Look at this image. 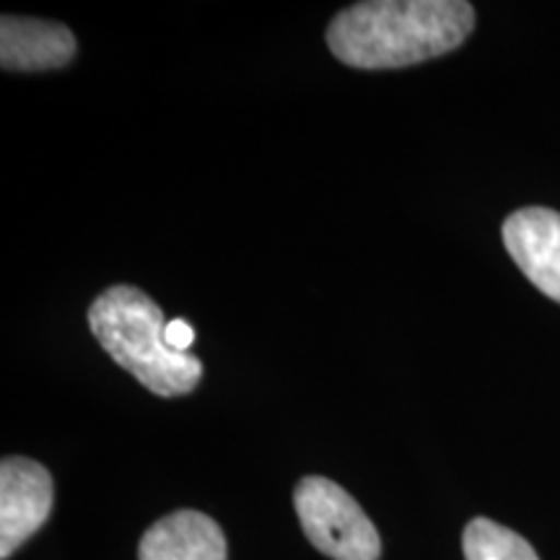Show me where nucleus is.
I'll use <instances>...</instances> for the list:
<instances>
[{
	"label": "nucleus",
	"instance_id": "nucleus-1",
	"mask_svg": "<svg viewBox=\"0 0 560 560\" xmlns=\"http://www.w3.org/2000/svg\"><path fill=\"white\" fill-rule=\"evenodd\" d=\"M472 30L465 0H369L332 19L327 47L350 68L387 70L457 50Z\"/></svg>",
	"mask_w": 560,
	"mask_h": 560
},
{
	"label": "nucleus",
	"instance_id": "nucleus-2",
	"mask_svg": "<svg viewBox=\"0 0 560 560\" xmlns=\"http://www.w3.org/2000/svg\"><path fill=\"white\" fill-rule=\"evenodd\" d=\"M89 327L100 346L159 397H179L198 387L202 363L166 346L161 306L136 285H112L91 301Z\"/></svg>",
	"mask_w": 560,
	"mask_h": 560
},
{
	"label": "nucleus",
	"instance_id": "nucleus-3",
	"mask_svg": "<svg viewBox=\"0 0 560 560\" xmlns=\"http://www.w3.org/2000/svg\"><path fill=\"white\" fill-rule=\"evenodd\" d=\"M299 522L310 542L332 560H380L382 540L359 501L338 482L310 475L293 493Z\"/></svg>",
	"mask_w": 560,
	"mask_h": 560
},
{
	"label": "nucleus",
	"instance_id": "nucleus-4",
	"mask_svg": "<svg viewBox=\"0 0 560 560\" xmlns=\"http://www.w3.org/2000/svg\"><path fill=\"white\" fill-rule=\"evenodd\" d=\"M52 475L30 457L0 462V558L9 560L50 520Z\"/></svg>",
	"mask_w": 560,
	"mask_h": 560
},
{
	"label": "nucleus",
	"instance_id": "nucleus-5",
	"mask_svg": "<svg viewBox=\"0 0 560 560\" xmlns=\"http://www.w3.org/2000/svg\"><path fill=\"white\" fill-rule=\"evenodd\" d=\"M503 244L535 289L560 304V213L522 208L503 221Z\"/></svg>",
	"mask_w": 560,
	"mask_h": 560
},
{
	"label": "nucleus",
	"instance_id": "nucleus-6",
	"mask_svg": "<svg viewBox=\"0 0 560 560\" xmlns=\"http://www.w3.org/2000/svg\"><path fill=\"white\" fill-rule=\"evenodd\" d=\"M223 529L208 514L179 509L145 529L138 560H226Z\"/></svg>",
	"mask_w": 560,
	"mask_h": 560
},
{
	"label": "nucleus",
	"instance_id": "nucleus-7",
	"mask_svg": "<svg viewBox=\"0 0 560 560\" xmlns=\"http://www.w3.org/2000/svg\"><path fill=\"white\" fill-rule=\"evenodd\" d=\"M75 37L66 24L30 16L0 19V66L5 70H52L73 60Z\"/></svg>",
	"mask_w": 560,
	"mask_h": 560
},
{
	"label": "nucleus",
	"instance_id": "nucleus-8",
	"mask_svg": "<svg viewBox=\"0 0 560 560\" xmlns=\"http://www.w3.org/2000/svg\"><path fill=\"white\" fill-rule=\"evenodd\" d=\"M462 550L465 560H540L522 535L488 516H475L467 524L462 532Z\"/></svg>",
	"mask_w": 560,
	"mask_h": 560
},
{
	"label": "nucleus",
	"instance_id": "nucleus-9",
	"mask_svg": "<svg viewBox=\"0 0 560 560\" xmlns=\"http://www.w3.org/2000/svg\"><path fill=\"white\" fill-rule=\"evenodd\" d=\"M164 340L166 346L177 353H190L192 342H195V330L187 319H172L166 322V330H164Z\"/></svg>",
	"mask_w": 560,
	"mask_h": 560
}]
</instances>
